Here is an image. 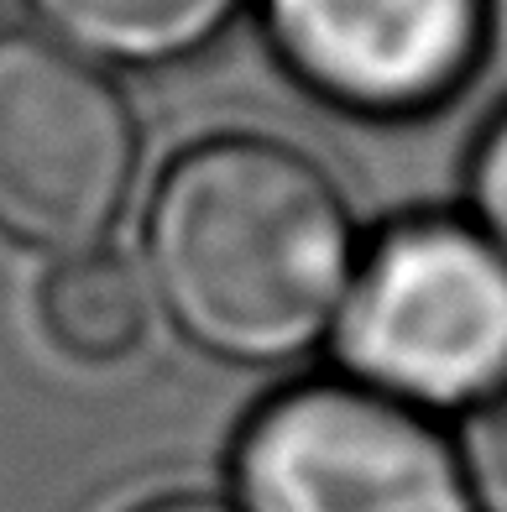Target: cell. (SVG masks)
<instances>
[{"instance_id":"ba28073f","label":"cell","mask_w":507,"mask_h":512,"mask_svg":"<svg viewBox=\"0 0 507 512\" xmlns=\"http://www.w3.org/2000/svg\"><path fill=\"white\" fill-rule=\"evenodd\" d=\"M455 455L466 471L471 502L481 512H507V382H497L481 403H471Z\"/></svg>"},{"instance_id":"6da1fadb","label":"cell","mask_w":507,"mask_h":512,"mask_svg":"<svg viewBox=\"0 0 507 512\" xmlns=\"http://www.w3.org/2000/svg\"><path fill=\"white\" fill-rule=\"evenodd\" d=\"M163 309L194 345L272 366L330 330L356 277L340 189L272 136H210L168 162L147 215Z\"/></svg>"},{"instance_id":"3957f363","label":"cell","mask_w":507,"mask_h":512,"mask_svg":"<svg viewBox=\"0 0 507 512\" xmlns=\"http://www.w3.org/2000/svg\"><path fill=\"white\" fill-rule=\"evenodd\" d=\"M136 121L105 74L48 32H0V236L84 251L136 183Z\"/></svg>"},{"instance_id":"7a4b0ae2","label":"cell","mask_w":507,"mask_h":512,"mask_svg":"<svg viewBox=\"0 0 507 512\" xmlns=\"http://www.w3.org/2000/svg\"><path fill=\"white\" fill-rule=\"evenodd\" d=\"M340 356L408 408H471L507 382V256L471 225L382 236L340 304Z\"/></svg>"},{"instance_id":"9c48e42d","label":"cell","mask_w":507,"mask_h":512,"mask_svg":"<svg viewBox=\"0 0 507 512\" xmlns=\"http://www.w3.org/2000/svg\"><path fill=\"white\" fill-rule=\"evenodd\" d=\"M471 199L481 215V236L507 256V110L481 136L476 162H471Z\"/></svg>"},{"instance_id":"5b68a950","label":"cell","mask_w":507,"mask_h":512,"mask_svg":"<svg viewBox=\"0 0 507 512\" xmlns=\"http://www.w3.org/2000/svg\"><path fill=\"white\" fill-rule=\"evenodd\" d=\"M293 79L356 115H419L450 100L487 42V0H262Z\"/></svg>"},{"instance_id":"52a82bcc","label":"cell","mask_w":507,"mask_h":512,"mask_svg":"<svg viewBox=\"0 0 507 512\" xmlns=\"http://www.w3.org/2000/svg\"><path fill=\"white\" fill-rule=\"evenodd\" d=\"M37 21L79 58L173 63L210 42L241 0H27Z\"/></svg>"},{"instance_id":"277c9868","label":"cell","mask_w":507,"mask_h":512,"mask_svg":"<svg viewBox=\"0 0 507 512\" xmlns=\"http://www.w3.org/2000/svg\"><path fill=\"white\" fill-rule=\"evenodd\" d=\"M246 512H476L455 445L366 382L278 392L241 434Z\"/></svg>"},{"instance_id":"30bf717a","label":"cell","mask_w":507,"mask_h":512,"mask_svg":"<svg viewBox=\"0 0 507 512\" xmlns=\"http://www.w3.org/2000/svg\"><path fill=\"white\" fill-rule=\"evenodd\" d=\"M131 512H236V507L220 502V497H204V492H173V497H152Z\"/></svg>"},{"instance_id":"8992f818","label":"cell","mask_w":507,"mask_h":512,"mask_svg":"<svg viewBox=\"0 0 507 512\" xmlns=\"http://www.w3.org/2000/svg\"><path fill=\"white\" fill-rule=\"evenodd\" d=\"M37 319L53 351L84 366H110L142 345L152 324V293L126 256L84 246L53 262L37 288Z\"/></svg>"}]
</instances>
